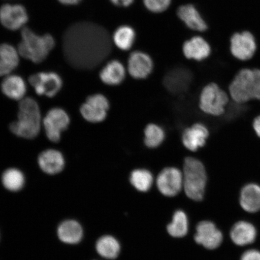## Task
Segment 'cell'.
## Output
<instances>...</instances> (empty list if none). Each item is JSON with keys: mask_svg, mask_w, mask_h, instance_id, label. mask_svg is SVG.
I'll use <instances>...</instances> for the list:
<instances>
[{"mask_svg": "<svg viewBox=\"0 0 260 260\" xmlns=\"http://www.w3.org/2000/svg\"><path fill=\"white\" fill-rule=\"evenodd\" d=\"M112 42L109 32L102 26L90 22H78L64 35V57L76 69L92 70L109 56Z\"/></svg>", "mask_w": 260, "mask_h": 260, "instance_id": "1", "label": "cell"}, {"mask_svg": "<svg viewBox=\"0 0 260 260\" xmlns=\"http://www.w3.org/2000/svg\"><path fill=\"white\" fill-rule=\"evenodd\" d=\"M41 114L38 103L32 98H24L19 104L18 119L10 124L13 134L31 139L39 135L41 128Z\"/></svg>", "mask_w": 260, "mask_h": 260, "instance_id": "2", "label": "cell"}, {"mask_svg": "<svg viewBox=\"0 0 260 260\" xmlns=\"http://www.w3.org/2000/svg\"><path fill=\"white\" fill-rule=\"evenodd\" d=\"M18 50L21 57L34 63H41L53 50L56 41L50 34L40 35L25 27L21 32Z\"/></svg>", "mask_w": 260, "mask_h": 260, "instance_id": "3", "label": "cell"}, {"mask_svg": "<svg viewBox=\"0 0 260 260\" xmlns=\"http://www.w3.org/2000/svg\"><path fill=\"white\" fill-rule=\"evenodd\" d=\"M183 188L188 198L196 201L203 199L207 182L206 168L198 159L188 157L183 165Z\"/></svg>", "mask_w": 260, "mask_h": 260, "instance_id": "4", "label": "cell"}, {"mask_svg": "<svg viewBox=\"0 0 260 260\" xmlns=\"http://www.w3.org/2000/svg\"><path fill=\"white\" fill-rule=\"evenodd\" d=\"M230 92L233 99L238 103L251 99L260 100V70L239 71L230 84Z\"/></svg>", "mask_w": 260, "mask_h": 260, "instance_id": "5", "label": "cell"}, {"mask_svg": "<svg viewBox=\"0 0 260 260\" xmlns=\"http://www.w3.org/2000/svg\"><path fill=\"white\" fill-rule=\"evenodd\" d=\"M229 99L225 92L215 83L204 87L200 97V107L208 115L220 116L225 112Z\"/></svg>", "mask_w": 260, "mask_h": 260, "instance_id": "6", "label": "cell"}, {"mask_svg": "<svg viewBox=\"0 0 260 260\" xmlns=\"http://www.w3.org/2000/svg\"><path fill=\"white\" fill-rule=\"evenodd\" d=\"M28 21L27 10L21 5L6 3L0 8V22L8 30H22Z\"/></svg>", "mask_w": 260, "mask_h": 260, "instance_id": "7", "label": "cell"}, {"mask_svg": "<svg viewBox=\"0 0 260 260\" xmlns=\"http://www.w3.org/2000/svg\"><path fill=\"white\" fill-rule=\"evenodd\" d=\"M29 83L39 95L54 97L62 87V80L56 73L41 72L32 75L29 77Z\"/></svg>", "mask_w": 260, "mask_h": 260, "instance_id": "8", "label": "cell"}, {"mask_svg": "<svg viewBox=\"0 0 260 260\" xmlns=\"http://www.w3.org/2000/svg\"><path fill=\"white\" fill-rule=\"evenodd\" d=\"M69 116L63 109L54 108L45 116L43 125L47 138L50 141H60L61 133L66 130L70 125Z\"/></svg>", "mask_w": 260, "mask_h": 260, "instance_id": "9", "label": "cell"}, {"mask_svg": "<svg viewBox=\"0 0 260 260\" xmlns=\"http://www.w3.org/2000/svg\"><path fill=\"white\" fill-rule=\"evenodd\" d=\"M109 102L102 94L89 96L81 106L80 113L83 118L91 123H99L106 118Z\"/></svg>", "mask_w": 260, "mask_h": 260, "instance_id": "10", "label": "cell"}, {"mask_svg": "<svg viewBox=\"0 0 260 260\" xmlns=\"http://www.w3.org/2000/svg\"><path fill=\"white\" fill-rule=\"evenodd\" d=\"M156 184L158 190L165 196L174 197L183 187V173L176 168H166L158 174Z\"/></svg>", "mask_w": 260, "mask_h": 260, "instance_id": "11", "label": "cell"}, {"mask_svg": "<svg viewBox=\"0 0 260 260\" xmlns=\"http://www.w3.org/2000/svg\"><path fill=\"white\" fill-rule=\"evenodd\" d=\"M255 39L251 32H236L230 40V50L233 56L240 60H248L255 54Z\"/></svg>", "mask_w": 260, "mask_h": 260, "instance_id": "12", "label": "cell"}, {"mask_svg": "<svg viewBox=\"0 0 260 260\" xmlns=\"http://www.w3.org/2000/svg\"><path fill=\"white\" fill-rule=\"evenodd\" d=\"M192 80V73L188 68L177 67L165 75L164 83L169 92L179 94L186 92Z\"/></svg>", "mask_w": 260, "mask_h": 260, "instance_id": "13", "label": "cell"}, {"mask_svg": "<svg viewBox=\"0 0 260 260\" xmlns=\"http://www.w3.org/2000/svg\"><path fill=\"white\" fill-rule=\"evenodd\" d=\"M194 239L195 242L205 248L214 249L218 248L222 243L223 236L214 223L210 221H202L198 224Z\"/></svg>", "mask_w": 260, "mask_h": 260, "instance_id": "14", "label": "cell"}, {"mask_svg": "<svg viewBox=\"0 0 260 260\" xmlns=\"http://www.w3.org/2000/svg\"><path fill=\"white\" fill-rule=\"evenodd\" d=\"M127 68L130 76L134 79H145L153 70L154 63L149 55L144 52L136 51L129 55Z\"/></svg>", "mask_w": 260, "mask_h": 260, "instance_id": "15", "label": "cell"}, {"mask_svg": "<svg viewBox=\"0 0 260 260\" xmlns=\"http://www.w3.org/2000/svg\"><path fill=\"white\" fill-rule=\"evenodd\" d=\"M209 136V129L203 123H197L184 130L182 142L188 150L194 152L206 145Z\"/></svg>", "mask_w": 260, "mask_h": 260, "instance_id": "16", "label": "cell"}, {"mask_svg": "<svg viewBox=\"0 0 260 260\" xmlns=\"http://www.w3.org/2000/svg\"><path fill=\"white\" fill-rule=\"evenodd\" d=\"M211 47L203 37L197 36L184 42L183 52L187 59L202 61L209 57Z\"/></svg>", "mask_w": 260, "mask_h": 260, "instance_id": "17", "label": "cell"}, {"mask_svg": "<svg viewBox=\"0 0 260 260\" xmlns=\"http://www.w3.org/2000/svg\"><path fill=\"white\" fill-rule=\"evenodd\" d=\"M38 164L45 173L55 175L63 171L64 159L60 152L56 149H47L39 155Z\"/></svg>", "mask_w": 260, "mask_h": 260, "instance_id": "18", "label": "cell"}, {"mask_svg": "<svg viewBox=\"0 0 260 260\" xmlns=\"http://www.w3.org/2000/svg\"><path fill=\"white\" fill-rule=\"evenodd\" d=\"M178 18L191 30L203 32L208 28L206 22L193 5H184L177 10Z\"/></svg>", "mask_w": 260, "mask_h": 260, "instance_id": "19", "label": "cell"}, {"mask_svg": "<svg viewBox=\"0 0 260 260\" xmlns=\"http://www.w3.org/2000/svg\"><path fill=\"white\" fill-rule=\"evenodd\" d=\"M20 57L18 48L12 45L0 44V77L11 75L18 67Z\"/></svg>", "mask_w": 260, "mask_h": 260, "instance_id": "20", "label": "cell"}, {"mask_svg": "<svg viewBox=\"0 0 260 260\" xmlns=\"http://www.w3.org/2000/svg\"><path fill=\"white\" fill-rule=\"evenodd\" d=\"M126 70L123 64L118 60L109 61L101 71L100 77L104 83L109 86H117L124 80Z\"/></svg>", "mask_w": 260, "mask_h": 260, "instance_id": "21", "label": "cell"}, {"mask_svg": "<svg viewBox=\"0 0 260 260\" xmlns=\"http://www.w3.org/2000/svg\"><path fill=\"white\" fill-rule=\"evenodd\" d=\"M256 230L252 223L246 221H240L231 230V238L236 245L243 246L255 241Z\"/></svg>", "mask_w": 260, "mask_h": 260, "instance_id": "22", "label": "cell"}, {"mask_svg": "<svg viewBox=\"0 0 260 260\" xmlns=\"http://www.w3.org/2000/svg\"><path fill=\"white\" fill-rule=\"evenodd\" d=\"M2 90L9 99L21 101L24 99L27 86L21 77L11 74L5 77L3 80Z\"/></svg>", "mask_w": 260, "mask_h": 260, "instance_id": "23", "label": "cell"}, {"mask_svg": "<svg viewBox=\"0 0 260 260\" xmlns=\"http://www.w3.org/2000/svg\"><path fill=\"white\" fill-rule=\"evenodd\" d=\"M240 203L244 210L249 213L260 210V186L251 183L243 187L240 193Z\"/></svg>", "mask_w": 260, "mask_h": 260, "instance_id": "24", "label": "cell"}, {"mask_svg": "<svg viewBox=\"0 0 260 260\" xmlns=\"http://www.w3.org/2000/svg\"><path fill=\"white\" fill-rule=\"evenodd\" d=\"M58 236L61 242L67 244H77L83 237V229L76 220L64 221L58 228Z\"/></svg>", "mask_w": 260, "mask_h": 260, "instance_id": "25", "label": "cell"}, {"mask_svg": "<svg viewBox=\"0 0 260 260\" xmlns=\"http://www.w3.org/2000/svg\"><path fill=\"white\" fill-rule=\"evenodd\" d=\"M136 37L134 28L128 25H122L114 32L112 41L119 50L128 51L134 45Z\"/></svg>", "mask_w": 260, "mask_h": 260, "instance_id": "26", "label": "cell"}, {"mask_svg": "<svg viewBox=\"0 0 260 260\" xmlns=\"http://www.w3.org/2000/svg\"><path fill=\"white\" fill-rule=\"evenodd\" d=\"M96 249L98 253L103 257L113 259L118 257L121 251V246L115 237L105 236L98 240Z\"/></svg>", "mask_w": 260, "mask_h": 260, "instance_id": "27", "label": "cell"}, {"mask_svg": "<svg viewBox=\"0 0 260 260\" xmlns=\"http://www.w3.org/2000/svg\"><path fill=\"white\" fill-rule=\"evenodd\" d=\"M129 181L136 189L146 192L152 187L154 178L150 171L145 169H137L130 174Z\"/></svg>", "mask_w": 260, "mask_h": 260, "instance_id": "28", "label": "cell"}, {"mask_svg": "<svg viewBox=\"0 0 260 260\" xmlns=\"http://www.w3.org/2000/svg\"><path fill=\"white\" fill-rule=\"evenodd\" d=\"M168 232L174 237H183L188 232V219L186 213L182 210L175 211L172 222L167 226Z\"/></svg>", "mask_w": 260, "mask_h": 260, "instance_id": "29", "label": "cell"}, {"mask_svg": "<svg viewBox=\"0 0 260 260\" xmlns=\"http://www.w3.org/2000/svg\"><path fill=\"white\" fill-rule=\"evenodd\" d=\"M2 183L3 186L12 191L20 190L23 187L25 178L23 174L15 168L6 170L3 174Z\"/></svg>", "mask_w": 260, "mask_h": 260, "instance_id": "30", "label": "cell"}, {"mask_svg": "<svg viewBox=\"0 0 260 260\" xmlns=\"http://www.w3.org/2000/svg\"><path fill=\"white\" fill-rule=\"evenodd\" d=\"M144 135L145 144L149 148L158 147L165 139L164 129L154 123H150L146 126Z\"/></svg>", "mask_w": 260, "mask_h": 260, "instance_id": "31", "label": "cell"}, {"mask_svg": "<svg viewBox=\"0 0 260 260\" xmlns=\"http://www.w3.org/2000/svg\"><path fill=\"white\" fill-rule=\"evenodd\" d=\"M145 8L152 13L164 12L170 7L172 0H143Z\"/></svg>", "mask_w": 260, "mask_h": 260, "instance_id": "32", "label": "cell"}, {"mask_svg": "<svg viewBox=\"0 0 260 260\" xmlns=\"http://www.w3.org/2000/svg\"><path fill=\"white\" fill-rule=\"evenodd\" d=\"M241 260H260V251L255 249L249 250L243 253Z\"/></svg>", "mask_w": 260, "mask_h": 260, "instance_id": "33", "label": "cell"}, {"mask_svg": "<svg viewBox=\"0 0 260 260\" xmlns=\"http://www.w3.org/2000/svg\"><path fill=\"white\" fill-rule=\"evenodd\" d=\"M113 5L118 7L126 8L131 6L135 0H110Z\"/></svg>", "mask_w": 260, "mask_h": 260, "instance_id": "34", "label": "cell"}, {"mask_svg": "<svg viewBox=\"0 0 260 260\" xmlns=\"http://www.w3.org/2000/svg\"><path fill=\"white\" fill-rule=\"evenodd\" d=\"M61 4L66 6H74L79 4L82 0H58Z\"/></svg>", "mask_w": 260, "mask_h": 260, "instance_id": "35", "label": "cell"}, {"mask_svg": "<svg viewBox=\"0 0 260 260\" xmlns=\"http://www.w3.org/2000/svg\"><path fill=\"white\" fill-rule=\"evenodd\" d=\"M253 128L259 137H260V115L255 119L253 123Z\"/></svg>", "mask_w": 260, "mask_h": 260, "instance_id": "36", "label": "cell"}]
</instances>
